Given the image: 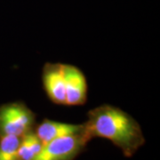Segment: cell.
<instances>
[{
  "label": "cell",
  "instance_id": "7",
  "mask_svg": "<svg viewBox=\"0 0 160 160\" xmlns=\"http://www.w3.org/2000/svg\"><path fill=\"white\" fill-rule=\"evenodd\" d=\"M42 148L43 144L36 135L34 130L29 132L21 139L18 149V158L19 160H32Z\"/></svg>",
  "mask_w": 160,
  "mask_h": 160
},
{
  "label": "cell",
  "instance_id": "2",
  "mask_svg": "<svg viewBox=\"0 0 160 160\" xmlns=\"http://www.w3.org/2000/svg\"><path fill=\"white\" fill-rule=\"evenodd\" d=\"M36 115L22 102L0 106V137L15 135L22 137L35 128Z\"/></svg>",
  "mask_w": 160,
  "mask_h": 160
},
{
  "label": "cell",
  "instance_id": "3",
  "mask_svg": "<svg viewBox=\"0 0 160 160\" xmlns=\"http://www.w3.org/2000/svg\"><path fill=\"white\" fill-rule=\"evenodd\" d=\"M91 141L86 131L57 138L43 146L32 160H74Z\"/></svg>",
  "mask_w": 160,
  "mask_h": 160
},
{
  "label": "cell",
  "instance_id": "1",
  "mask_svg": "<svg viewBox=\"0 0 160 160\" xmlns=\"http://www.w3.org/2000/svg\"><path fill=\"white\" fill-rule=\"evenodd\" d=\"M87 117L84 126L89 138L109 140L126 158L132 157L145 143L139 123L118 107L103 104L91 109Z\"/></svg>",
  "mask_w": 160,
  "mask_h": 160
},
{
  "label": "cell",
  "instance_id": "8",
  "mask_svg": "<svg viewBox=\"0 0 160 160\" xmlns=\"http://www.w3.org/2000/svg\"><path fill=\"white\" fill-rule=\"evenodd\" d=\"M21 139L15 135L0 137V160H19L18 149Z\"/></svg>",
  "mask_w": 160,
  "mask_h": 160
},
{
  "label": "cell",
  "instance_id": "6",
  "mask_svg": "<svg viewBox=\"0 0 160 160\" xmlns=\"http://www.w3.org/2000/svg\"><path fill=\"white\" fill-rule=\"evenodd\" d=\"M84 124L74 125L45 119L38 126H37V127H35L34 132L44 146L54 139L78 134L84 131Z\"/></svg>",
  "mask_w": 160,
  "mask_h": 160
},
{
  "label": "cell",
  "instance_id": "5",
  "mask_svg": "<svg viewBox=\"0 0 160 160\" xmlns=\"http://www.w3.org/2000/svg\"><path fill=\"white\" fill-rule=\"evenodd\" d=\"M65 94L68 106H78L86 102L87 82L84 73L74 65L64 64Z\"/></svg>",
  "mask_w": 160,
  "mask_h": 160
},
{
  "label": "cell",
  "instance_id": "4",
  "mask_svg": "<svg viewBox=\"0 0 160 160\" xmlns=\"http://www.w3.org/2000/svg\"><path fill=\"white\" fill-rule=\"evenodd\" d=\"M42 82L48 98L58 105H65V78L63 63H46L42 70Z\"/></svg>",
  "mask_w": 160,
  "mask_h": 160
}]
</instances>
